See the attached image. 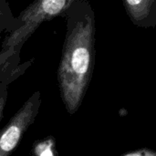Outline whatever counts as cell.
Instances as JSON below:
<instances>
[{"label":"cell","instance_id":"cell-4","mask_svg":"<svg viewBox=\"0 0 156 156\" xmlns=\"http://www.w3.org/2000/svg\"><path fill=\"white\" fill-rule=\"evenodd\" d=\"M133 24L142 28L156 27V0H122Z\"/></svg>","mask_w":156,"mask_h":156},{"label":"cell","instance_id":"cell-3","mask_svg":"<svg viewBox=\"0 0 156 156\" xmlns=\"http://www.w3.org/2000/svg\"><path fill=\"white\" fill-rule=\"evenodd\" d=\"M40 104V92L36 91L0 131V156H9L16 150L26 131L35 122Z\"/></svg>","mask_w":156,"mask_h":156},{"label":"cell","instance_id":"cell-6","mask_svg":"<svg viewBox=\"0 0 156 156\" xmlns=\"http://www.w3.org/2000/svg\"><path fill=\"white\" fill-rule=\"evenodd\" d=\"M121 156H156V150L144 147V148L127 152Z\"/></svg>","mask_w":156,"mask_h":156},{"label":"cell","instance_id":"cell-1","mask_svg":"<svg viewBox=\"0 0 156 156\" xmlns=\"http://www.w3.org/2000/svg\"><path fill=\"white\" fill-rule=\"evenodd\" d=\"M58 69V83L67 112H78L92 78L95 62V16L85 0L76 1Z\"/></svg>","mask_w":156,"mask_h":156},{"label":"cell","instance_id":"cell-7","mask_svg":"<svg viewBox=\"0 0 156 156\" xmlns=\"http://www.w3.org/2000/svg\"><path fill=\"white\" fill-rule=\"evenodd\" d=\"M6 100H7V91L5 90H0V122H1L2 116H3V112L5 106Z\"/></svg>","mask_w":156,"mask_h":156},{"label":"cell","instance_id":"cell-5","mask_svg":"<svg viewBox=\"0 0 156 156\" xmlns=\"http://www.w3.org/2000/svg\"><path fill=\"white\" fill-rule=\"evenodd\" d=\"M35 151L37 156H54L53 155V149L54 146V140L53 138H48V140L39 142L36 144Z\"/></svg>","mask_w":156,"mask_h":156},{"label":"cell","instance_id":"cell-2","mask_svg":"<svg viewBox=\"0 0 156 156\" xmlns=\"http://www.w3.org/2000/svg\"><path fill=\"white\" fill-rule=\"evenodd\" d=\"M77 0H35L20 16V26L6 38L3 47V53L14 51L21 46L46 20L66 13Z\"/></svg>","mask_w":156,"mask_h":156}]
</instances>
